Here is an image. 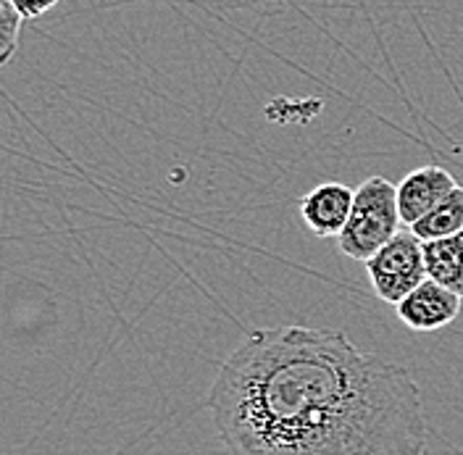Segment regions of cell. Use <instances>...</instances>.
<instances>
[{
    "label": "cell",
    "instance_id": "1",
    "mask_svg": "<svg viewBox=\"0 0 463 455\" xmlns=\"http://www.w3.org/2000/svg\"><path fill=\"white\" fill-rule=\"evenodd\" d=\"M230 455H424L427 416L411 371L343 329L260 327L208 393Z\"/></svg>",
    "mask_w": 463,
    "mask_h": 455
},
{
    "label": "cell",
    "instance_id": "2",
    "mask_svg": "<svg viewBox=\"0 0 463 455\" xmlns=\"http://www.w3.org/2000/svg\"><path fill=\"white\" fill-rule=\"evenodd\" d=\"M401 224L398 185L384 176H369L355 190L353 211L343 234L337 237V248L343 256L366 263L401 232Z\"/></svg>",
    "mask_w": 463,
    "mask_h": 455
},
{
    "label": "cell",
    "instance_id": "3",
    "mask_svg": "<svg viewBox=\"0 0 463 455\" xmlns=\"http://www.w3.org/2000/svg\"><path fill=\"white\" fill-rule=\"evenodd\" d=\"M366 271L376 298L398 306L405 295L430 280L424 240H419L411 229H401L379 253L366 261Z\"/></svg>",
    "mask_w": 463,
    "mask_h": 455
},
{
    "label": "cell",
    "instance_id": "4",
    "mask_svg": "<svg viewBox=\"0 0 463 455\" xmlns=\"http://www.w3.org/2000/svg\"><path fill=\"white\" fill-rule=\"evenodd\" d=\"M461 303L463 298L453 289H448L434 280H424L411 295H405L395 308H398L401 324H405L411 332L427 335V332L450 327L461 316Z\"/></svg>",
    "mask_w": 463,
    "mask_h": 455
},
{
    "label": "cell",
    "instance_id": "5",
    "mask_svg": "<svg viewBox=\"0 0 463 455\" xmlns=\"http://www.w3.org/2000/svg\"><path fill=\"white\" fill-rule=\"evenodd\" d=\"M355 190L343 182H324L300 198V216L317 237H340L353 211Z\"/></svg>",
    "mask_w": 463,
    "mask_h": 455
},
{
    "label": "cell",
    "instance_id": "6",
    "mask_svg": "<svg viewBox=\"0 0 463 455\" xmlns=\"http://www.w3.org/2000/svg\"><path fill=\"white\" fill-rule=\"evenodd\" d=\"M458 182L450 176V171L439 166H421L413 169L398 185V211L405 227H413L419 219H424L439 200H445Z\"/></svg>",
    "mask_w": 463,
    "mask_h": 455
},
{
    "label": "cell",
    "instance_id": "7",
    "mask_svg": "<svg viewBox=\"0 0 463 455\" xmlns=\"http://www.w3.org/2000/svg\"><path fill=\"white\" fill-rule=\"evenodd\" d=\"M424 258L430 280L463 298V232L424 242Z\"/></svg>",
    "mask_w": 463,
    "mask_h": 455
},
{
    "label": "cell",
    "instance_id": "8",
    "mask_svg": "<svg viewBox=\"0 0 463 455\" xmlns=\"http://www.w3.org/2000/svg\"><path fill=\"white\" fill-rule=\"evenodd\" d=\"M419 240L430 242V240H442V237H453L463 232V187L458 185L445 200H439L432 211L419 219L413 227H408Z\"/></svg>",
    "mask_w": 463,
    "mask_h": 455
},
{
    "label": "cell",
    "instance_id": "9",
    "mask_svg": "<svg viewBox=\"0 0 463 455\" xmlns=\"http://www.w3.org/2000/svg\"><path fill=\"white\" fill-rule=\"evenodd\" d=\"M24 16L16 11L11 0H0V66H5L19 45V29Z\"/></svg>",
    "mask_w": 463,
    "mask_h": 455
},
{
    "label": "cell",
    "instance_id": "10",
    "mask_svg": "<svg viewBox=\"0 0 463 455\" xmlns=\"http://www.w3.org/2000/svg\"><path fill=\"white\" fill-rule=\"evenodd\" d=\"M14 5H16V11L24 16V22L29 19H37V16H43V14H48L53 5H58V0H11Z\"/></svg>",
    "mask_w": 463,
    "mask_h": 455
}]
</instances>
